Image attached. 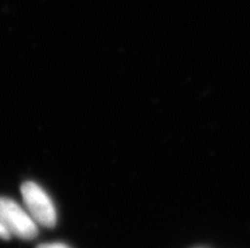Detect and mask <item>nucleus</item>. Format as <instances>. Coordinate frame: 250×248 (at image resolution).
Here are the masks:
<instances>
[{
    "label": "nucleus",
    "mask_w": 250,
    "mask_h": 248,
    "mask_svg": "<svg viewBox=\"0 0 250 248\" xmlns=\"http://www.w3.org/2000/svg\"><path fill=\"white\" fill-rule=\"evenodd\" d=\"M22 196L27 210L36 223L43 227H54L56 224L55 207L41 186L32 181L24 182L22 185Z\"/></svg>",
    "instance_id": "2"
},
{
    "label": "nucleus",
    "mask_w": 250,
    "mask_h": 248,
    "mask_svg": "<svg viewBox=\"0 0 250 248\" xmlns=\"http://www.w3.org/2000/svg\"><path fill=\"white\" fill-rule=\"evenodd\" d=\"M0 223L9 233L22 239H32L37 236V223L31 214L17 201L0 198Z\"/></svg>",
    "instance_id": "1"
},
{
    "label": "nucleus",
    "mask_w": 250,
    "mask_h": 248,
    "mask_svg": "<svg viewBox=\"0 0 250 248\" xmlns=\"http://www.w3.org/2000/svg\"><path fill=\"white\" fill-rule=\"evenodd\" d=\"M0 238L1 239H9L10 238V234L6 232V229L3 227V224L0 223Z\"/></svg>",
    "instance_id": "4"
},
{
    "label": "nucleus",
    "mask_w": 250,
    "mask_h": 248,
    "mask_svg": "<svg viewBox=\"0 0 250 248\" xmlns=\"http://www.w3.org/2000/svg\"><path fill=\"white\" fill-rule=\"evenodd\" d=\"M37 248H70L66 245H62V243H44V245L38 246Z\"/></svg>",
    "instance_id": "3"
}]
</instances>
